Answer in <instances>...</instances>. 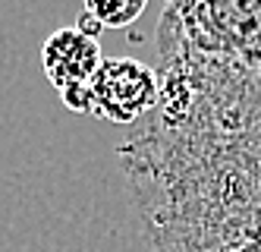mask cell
<instances>
[{
  "mask_svg": "<svg viewBox=\"0 0 261 252\" xmlns=\"http://www.w3.org/2000/svg\"><path fill=\"white\" fill-rule=\"evenodd\" d=\"M158 101V73L133 57H110L88 82V113L117 126H133L145 113H151Z\"/></svg>",
  "mask_w": 261,
  "mask_h": 252,
  "instance_id": "obj_1",
  "label": "cell"
},
{
  "mask_svg": "<svg viewBox=\"0 0 261 252\" xmlns=\"http://www.w3.org/2000/svg\"><path fill=\"white\" fill-rule=\"evenodd\" d=\"M101 63V41L76 26L50 32V38L41 48V66L47 82L57 88L63 107L76 113H88V82Z\"/></svg>",
  "mask_w": 261,
  "mask_h": 252,
  "instance_id": "obj_2",
  "label": "cell"
},
{
  "mask_svg": "<svg viewBox=\"0 0 261 252\" xmlns=\"http://www.w3.org/2000/svg\"><path fill=\"white\" fill-rule=\"evenodd\" d=\"M85 16L101 29H126L145 13L148 0H82Z\"/></svg>",
  "mask_w": 261,
  "mask_h": 252,
  "instance_id": "obj_3",
  "label": "cell"
}]
</instances>
